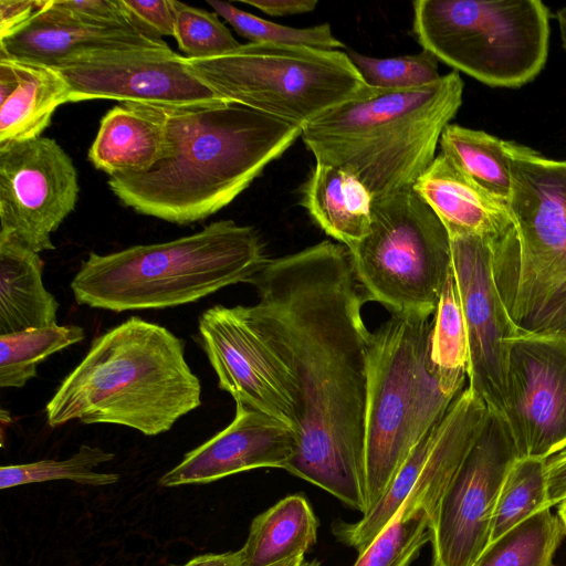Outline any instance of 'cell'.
Instances as JSON below:
<instances>
[{
	"label": "cell",
	"instance_id": "83f0119b",
	"mask_svg": "<svg viewBox=\"0 0 566 566\" xmlns=\"http://www.w3.org/2000/svg\"><path fill=\"white\" fill-rule=\"evenodd\" d=\"M564 527L551 507L492 541L473 566H553Z\"/></svg>",
	"mask_w": 566,
	"mask_h": 566
},
{
	"label": "cell",
	"instance_id": "8fae6325",
	"mask_svg": "<svg viewBox=\"0 0 566 566\" xmlns=\"http://www.w3.org/2000/svg\"><path fill=\"white\" fill-rule=\"evenodd\" d=\"M518 458L506 419L489 409L485 423L439 502L430 566H473L491 541L503 481Z\"/></svg>",
	"mask_w": 566,
	"mask_h": 566
},
{
	"label": "cell",
	"instance_id": "60d3db41",
	"mask_svg": "<svg viewBox=\"0 0 566 566\" xmlns=\"http://www.w3.org/2000/svg\"><path fill=\"white\" fill-rule=\"evenodd\" d=\"M555 18L558 23L562 45L566 50V7L557 10Z\"/></svg>",
	"mask_w": 566,
	"mask_h": 566
},
{
	"label": "cell",
	"instance_id": "f546056e",
	"mask_svg": "<svg viewBox=\"0 0 566 566\" xmlns=\"http://www.w3.org/2000/svg\"><path fill=\"white\" fill-rule=\"evenodd\" d=\"M115 458L113 452L99 447L82 444L65 460H40L31 463L2 465L0 468V489H9L30 483L55 480H70L84 485L105 486L119 480L117 473L93 471L94 468Z\"/></svg>",
	"mask_w": 566,
	"mask_h": 566
},
{
	"label": "cell",
	"instance_id": "ffe728a7",
	"mask_svg": "<svg viewBox=\"0 0 566 566\" xmlns=\"http://www.w3.org/2000/svg\"><path fill=\"white\" fill-rule=\"evenodd\" d=\"M167 147L166 124L157 106L120 103L102 118L88 159L109 177L137 175L163 159Z\"/></svg>",
	"mask_w": 566,
	"mask_h": 566
},
{
	"label": "cell",
	"instance_id": "1f68e13d",
	"mask_svg": "<svg viewBox=\"0 0 566 566\" xmlns=\"http://www.w3.org/2000/svg\"><path fill=\"white\" fill-rule=\"evenodd\" d=\"M214 12L223 18L235 32L251 43L307 46L321 50H339L345 45L334 36L328 23L311 28H292L264 20L229 2L207 0Z\"/></svg>",
	"mask_w": 566,
	"mask_h": 566
},
{
	"label": "cell",
	"instance_id": "74e56055",
	"mask_svg": "<svg viewBox=\"0 0 566 566\" xmlns=\"http://www.w3.org/2000/svg\"><path fill=\"white\" fill-rule=\"evenodd\" d=\"M272 17H283L314 11L316 0H242Z\"/></svg>",
	"mask_w": 566,
	"mask_h": 566
},
{
	"label": "cell",
	"instance_id": "7bdbcfd3",
	"mask_svg": "<svg viewBox=\"0 0 566 566\" xmlns=\"http://www.w3.org/2000/svg\"><path fill=\"white\" fill-rule=\"evenodd\" d=\"M557 505H558V507H557V516H558V518L562 522V525L564 527V532H565V535H566V499L560 501Z\"/></svg>",
	"mask_w": 566,
	"mask_h": 566
},
{
	"label": "cell",
	"instance_id": "8d00e7d4",
	"mask_svg": "<svg viewBox=\"0 0 566 566\" xmlns=\"http://www.w3.org/2000/svg\"><path fill=\"white\" fill-rule=\"evenodd\" d=\"M48 2L49 0H0V40L23 25Z\"/></svg>",
	"mask_w": 566,
	"mask_h": 566
},
{
	"label": "cell",
	"instance_id": "52a82bcc",
	"mask_svg": "<svg viewBox=\"0 0 566 566\" xmlns=\"http://www.w3.org/2000/svg\"><path fill=\"white\" fill-rule=\"evenodd\" d=\"M412 33L438 61L493 87H521L544 69L548 8L541 0H417Z\"/></svg>",
	"mask_w": 566,
	"mask_h": 566
},
{
	"label": "cell",
	"instance_id": "e575fe53",
	"mask_svg": "<svg viewBox=\"0 0 566 566\" xmlns=\"http://www.w3.org/2000/svg\"><path fill=\"white\" fill-rule=\"evenodd\" d=\"M54 3L70 18L86 25L136 28L156 34L130 13L124 0H54Z\"/></svg>",
	"mask_w": 566,
	"mask_h": 566
},
{
	"label": "cell",
	"instance_id": "f1b7e54d",
	"mask_svg": "<svg viewBox=\"0 0 566 566\" xmlns=\"http://www.w3.org/2000/svg\"><path fill=\"white\" fill-rule=\"evenodd\" d=\"M548 507L547 460L517 458L501 486L492 518L490 543Z\"/></svg>",
	"mask_w": 566,
	"mask_h": 566
},
{
	"label": "cell",
	"instance_id": "836d02e7",
	"mask_svg": "<svg viewBox=\"0 0 566 566\" xmlns=\"http://www.w3.org/2000/svg\"><path fill=\"white\" fill-rule=\"evenodd\" d=\"M175 34L179 50L188 59H206L241 45L216 12L172 0Z\"/></svg>",
	"mask_w": 566,
	"mask_h": 566
},
{
	"label": "cell",
	"instance_id": "4316f807",
	"mask_svg": "<svg viewBox=\"0 0 566 566\" xmlns=\"http://www.w3.org/2000/svg\"><path fill=\"white\" fill-rule=\"evenodd\" d=\"M84 338V328L74 324L0 335V387H23L38 376L40 363Z\"/></svg>",
	"mask_w": 566,
	"mask_h": 566
},
{
	"label": "cell",
	"instance_id": "44dd1931",
	"mask_svg": "<svg viewBox=\"0 0 566 566\" xmlns=\"http://www.w3.org/2000/svg\"><path fill=\"white\" fill-rule=\"evenodd\" d=\"M70 102L54 69L0 59V145L41 137L53 114Z\"/></svg>",
	"mask_w": 566,
	"mask_h": 566
},
{
	"label": "cell",
	"instance_id": "7a4b0ae2",
	"mask_svg": "<svg viewBox=\"0 0 566 566\" xmlns=\"http://www.w3.org/2000/svg\"><path fill=\"white\" fill-rule=\"evenodd\" d=\"M158 108L167 132L165 157L146 172L109 177L108 186L126 207L178 224L227 207L302 132L231 101Z\"/></svg>",
	"mask_w": 566,
	"mask_h": 566
},
{
	"label": "cell",
	"instance_id": "484cf974",
	"mask_svg": "<svg viewBox=\"0 0 566 566\" xmlns=\"http://www.w3.org/2000/svg\"><path fill=\"white\" fill-rule=\"evenodd\" d=\"M430 357L442 390L455 398L468 378V336L459 292L449 274L432 315Z\"/></svg>",
	"mask_w": 566,
	"mask_h": 566
},
{
	"label": "cell",
	"instance_id": "9c48e42d",
	"mask_svg": "<svg viewBox=\"0 0 566 566\" xmlns=\"http://www.w3.org/2000/svg\"><path fill=\"white\" fill-rule=\"evenodd\" d=\"M348 251L367 302L433 315L452 271L451 240L412 187L374 200L369 232Z\"/></svg>",
	"mask_w": 566,
	"mask_h": 566
},
{
	"label": "cell",
	"instance_id": "5bb4252c",
	"mask_svg": "<svg viewBox=\"0 0 566 566\" xmlns=\"http://www.w3.org/2000/svg\"><path fill=\"white\" fill-rule=\"evenodd\" d=\"M198 342L235 403L261 411L296 433L297 409L292 375L251 323L245 306L214 305L198 319Z\"/></svg>",
	"mask_w": 566,
	"mask_h": 566
},
{
	"label": "cell",
	"instance_id": "d6986e66",
	"mask_svg": "<svg viewBox=\"0 0 566 566\" xmlns=\"http://www.w3.org/2000/svg\"><path fill=\"white\" fill-rule=\"evenodd\" d=\"M412 189L438 216L449 235H494L512 226L507 203L476 186L441 153Z\"/></svg>",
	"mask_w": 566,
	"mask_h": 566
},
{
	"label": "cell",
	"instance_id": "4fadbf2b",
	"mask_svg": "<svg viewBox=\"0 0 566 566\" xmlns=\"http://www.w3.org/2000/svg\"><path fill=\"white\" fill-rule=\"evenodd\" d=\"M504 411L518 458L566 449V337L517 333L506 344Z\"/></svg>",
	"mask_w": 566,
	"mask_h": 566
},
{
	"label": "cell",
	"instance_id": "d590c367",
	"mask_svg": "<svg viewBox=\"0 0 566 566\" xmlns=\"http://www.w3.org/2000/svg\"><path fill=\"white\" fill-rule=\"evenodd\" d=\"M130 13L146 28L161 36H174L172 0H124Z\"/></svg>",
	"mask_w": 566,
	"mask_h": 566
},
{
	"label": "cell",
	"instance_id": "ab89813d",
	"mask_svg": "<svg viewBox=\"0 0 566 566\" xmlns=\"http://www.w3.org/2000/svg\"><path fill=\"white\" fill-rule=\"evenodd\" d=\"M181 566H244V558L242 551L239 549L237 552L197 556Z\"/></svg>",
	"mask_w": 566,
	"mask_h": 566
},
{
	"label": "cell",
	"instance_id": "3957f363",
	"mask_svg": "<svg viewBox=\"0 0 566 566\" xmlns=\"http://www.w3.org/2000/svg\"><path fill=\"white\" fill-rule=\"evenodd\" d=\"M185 342L166 327L130 316L95 337L45 407L51 428L77 420L158 436L201 405V384Z\"/></svg>",
	"mask_w": 566,
	"mask_h": 566
},
{
	"label": "cell",
	"instance_id": "f35d334b",
	"mask_svg": "<svg viewBox=\"0 0 566 566\" xmlns=\"http://www.w3.org/2000/svg\"><path fill=\"white\" fill-rule=\"evenodd\" d=\"M551 507L566 499V449L547 459Z\"/></svg>",
	"mask_w": 566,
	"mask_h": 566
},
{
	"label": "cell",
	"instance_id": "b9f144b4",
	"mask_svg": "<svg viewBox=\"0 0 566 566\" xmlns=\"http://www.w3.org/2000/svg\"><path fill=\"white\" fill-rule=\"evenodd\" d=\"M318 560H306L304 556L294 557L291 559L283 560L271 566H319Z\"/></svg>",
	"mask_w": 566,
	"mask_h": 566
},
{
	"label": "cell",
	"instance_id": "30bf717a",
	"mask_svg": "<svg viewBox=\"0 0 566 566\" xmlns=\"http://www.w3.org/2000/svg\"><path fill=\"white\" fill-rule=\"evenodd\" d=\"M512 176L507 208L514 227L512 266L526 286L566 291V159L505 140Z\"/></svg>",
	"mask_w": 566,
	"mask_h": 566
},
{
	"label": "cell",
	"instance_id": "2e32d148",
	"mask_svg": "<svg viewBox=\"0 0 566 566\" xmlns=\"http://www.w3.org/2000/svg\"><path fill=\"white\" fill-rule=\"evenodd\" d=\"M491 237L467 233L450 235V240L468 336V387L490 410L503 415L506 344L520 331L497 291Z\"/></svg>",
	"mask_w": 566,
	"mask_h": 566
},
{
	"label": "cell",
	"instance_id": "277c9868",
	"mask_svg": "<svg viewBox=\"0 0 566 566\" xmlns=\"http://www.w3.org/2000/svg\"><path fill=\"white\" fill-rule=\"evenodd\" d=\"M463 86L452 71L418 88H375L304 125L301 138L317 164L352 174L376 200L411 188L431 165Z\"/></svg>",
	"mask_w": 566,
	"mask_h": 566
},
{
	"label": "cell",
	"instance_id": "7402d4cb",
	"mask_svg": "<svg viewBox=\"0 0 566 566\" xmlns=\"http://www.w3.org/2000/svg\"><path fill=\"white\" fill-rule=\"evenodd\" d=\"M40 254L0 234V335L56 324L59 302L43 284Z\"/></svg>",
	"mask_w": 566,
	"mask_h": 566
},
{
	"label": "cell",
	"instance_id": "7c38bea8",
	"mask_svg": "<svg viewBox=\"0 0 566 566\" xmlns=\"http://www.w3.org/2000/svg\"><path fill=\"white\" fill-rule=\"evenodd\" d=\"M78 178L52 138L0 145V234L36 253L54 250L51 234L74 210Z\"/></svg>",
	"mask_w": 566,
	"mask_h": 566
},
{
	"label": "cell",
	"instance_id": "8992f818",
	"mask_svg": "<svg viewBox=\"0 0 566 566\" xmlns=\"http://www.w3.org/2000/svg\"><path fill=\"white\" fill-rule=\"evenodd\" d=\"M431 325L430 316L391 314L371 333L365 420L367 511L457 398L442 390L431 361Z\"/></svg>",
	"mask_w": 566,
	"mask_h": 566
},
{
	"label": "cell",
	"instance_id": "e0dca14e",
	"mask_svg": "<svg viewBox=\"0 0 566 566\" xmlns=\"http://www.w3.org/2000/svg\"><path fill=\"white\" fill-rule=\"evenodd\" d=\"M296 446V433L290 426L235 403L231 423L188 452L179 464L159 479V485L209 483L259 468L285 469Z\"/></svg>",
	"mask_w": 566,
	"mask_h": 566
},
{
	"label": "cell",
	"instance_id": "d4e9b609",
	"mask_svg": "<svg viewBox=\"0 0 566 566\" xmlns=\"http://www.w3.org/2000/svg\"><path fill=\"white\" fill-rule=\"evenodd\" d=\"M439 143L441 154L465 177L494 198L507 203L512 176L505 140L483 130L449 124Z\"/></svg>",
	"mask_w": 566,
	"mask_h": 566
},
{
	"label": "cell",
	"instance_id": "ee69618b",
	"mask_svg": "<svg viewBox=\"0 0 566 566\" xmlns=\"http://www.w3.org/2000/svg\"><path fill=\"white\" fill-rule=\"evenodd\" d=\"M554 566V565H553Z\"/></svg>",
	"mask_w": 566,
	"mask_h": 566
},
{
	"label": "cell",
	"instance_id": "4dcf8cb0",
	"mask_svg": "<svg viewBox=\"0 0 566 566\" xmlns=\"http://www.w3.org/2000/svg\"><path fill=\"white\" fill-rule=\"evenodd\" d=\"M431 538L432 520L424 510H399L354 566H409Z\"/></svg>",
	"mask_w": 566,
	"mask_h": 566
},
{
	"label": "cell",
	"instance_id": "ac0fdd59",
	"mask_svg": "<svg viewBox=\"0 0 566 566\" xmlns=\"http://www.w3.org/2000/svg\"><path fill=\"white\" fill-rule=\"evenodd\" d=\"M168 46L157 34L136 28L83 24L49 0L23 25L0 40V59L56 69L102 51Z\"/></svg>",
	"mask_w": 566,
	"mask_h": 566
},
{
	"label": "cell",
	"instance_id": "d6a6232c",
	"mask_svg": "<svg viewBox=\"0 0 566 566\" xmlns=\"http://www.w3.org/2000/svg\"><path fill=\"white\" fill-rule=\"evenodd\" d=\"M347 55L364 81L374 88L403 91L422 87L437 82L438 59L422 50L417 54L396 57H371L347 50Z\"/></svg>",
	"mask_w": 566,
	"mask_h": 566
},
{
	"label": "cell",
	"instance_id": "603a6c76",
	"mask_svg": "<svg viewBox=\"0 0 566 566\" xmlns=\"http://www.w3.org/2000/svg\"><path fill=\"white\" fill-rule=\"evenodd\" d=\"M373 201L352 174L317 163L302 188L301 205L313 221L348 250L369 232Z\"/></svg>",
	"mask_w": 566,
	"mask_h": 566
},
{
	"label": "cell",
	"instance_id": "cb8c5ba5",
	"mask_svg": "<svg viewBox=\"0 0 566 566\" xmlns=\"http://www.w3.org/2000/svg\"><path fill=\"white\" fill-rule=\"evenodd\" d=\"M316 534L317 520L307 500L286 496L252 521L241 548L244 566H271L304 556Z\"/></svg>",
	"mask_w": 566,
	"mask_h": 566
},
{
	"label": "cell",
	"instance_id": "9a60e30c",
	"mask_svg": "<svg viewBox=\"0 0 566 566\" xmlns=\"http://www.w3.org/2000/svg\"><path fill=\"white\" fill-rule=\"evenodd\" d=\"M56 70L70 102L115 99L158 107L213 104L221 98L181 56L168 48L102 51Z\"/></svg>",
	"mask_w": 566,
	"mask_h": 566
},
{
	"label": "cell",
	"instance_id": "ba28073f",
	"mask_svg": "<svg viewBox=\"0 0 566 566\" xmlns=\"http://www.w3.org/2000/svg\"><path fill=\"white\" fill-rule=\"evenodd\" d=\"M186 63L221 98L301 128L375 90L339 50L250 42Z\"/></svg>",
	"mask_w": 566,
	"mask_h": 566
},
{
	"label": "cell",
	"instance_id": "5b68a950",
	"mask_svg": "<svg viewBox=\"0 0 566 566\" xmlns=\"http://www.w3.org/2000/svg\"><path fill=\"white\" fill-rule=\"evenodd\" d=\"M268 261L254 228L219 220L171 241L91 252L71 290L77 304L116 313L175 307L251 283Z\"/></svg>",
	"mask_w": 566,
	"mask_h": 566
},
{
	"label": "cell",
	"instance_id": "6da1fadb",
	"mask_svg": "<svg viewBox=\"0 0 566 566\" xmlns=\"http://www.w3.org/2000/svg\"><path fill=\"white\" fill-rule=\"evenodd\" d=\"M248 317L289 368L297 409L296 451L285 469L367 512L365 420L371 333L346 247L322 241L269 259L251 281Z\"/></svg>",
	"mask_w": 566,
	"mask_h": 566
}]
</instances>
